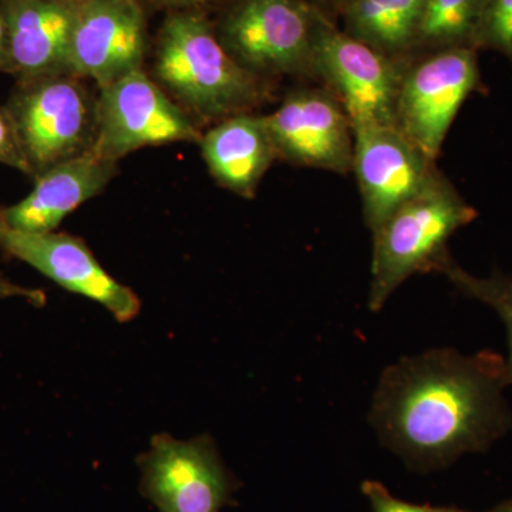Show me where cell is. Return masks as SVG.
Here are the masks:
<instances>
[{
  "label": "cell",
  "instance_id": "cell-3",
  "mask_svg": "<svg viewBox=\"0 0 512 512\" xmlns=\"http://www.w3.org/2000/svg\"><path fill=\"white\" fill-rule=\"evenodd\" d=\"M477 215L441 171L397 208L373 231L370 311H382L393 292L413 275L436 272L450 254L448 241Z\"/></svg>",
  "mask_w": 512,
  "mask_h": 512
},
{
  "label": "cell",
  "instance_id": "cell-20",
  "mask_svg": "<svg viewBox=\"0 0 512 512\" xmlns=\"http://www.w3.org/2000/svg\"><path fill=\"white\" fill-rule=\"evenodd\" d=\"M474 49L498 53L512 64V0H485Z\"/></svg>",
  "mask_w": 512,
  "mask_h": 512
},
{
  "label": "cell",
  "instance_id": "cell-25",
  "mask_svg": "<svg viewBox=\"0 0 512 512\" xmlns=\"http://www.w3.org/2000/svg\"><path fill=\"white\" fill-rule=\"evenodd\" d=\"M316 6L333 22L338 20L340 9L345 5L346 0H312Z\"/></svg>",
  "mask_w": 512,
  "mask_h": 512
},
{
  "label": "cell",
  "instance_id": "cell-8",
  "mask_svg": "<svg viewBox=\"0 0 512 512\" xmlns=\"http://www.w3.org/2000/svg\"><path fill=\"white\" fill-rule=\"evenodd\" d=\"M137 464L141 494L160 512H220L234 504L238 480L208 434L191 440L156 434Z\"/></svg>",
  "mask_w": 512,
  "mask_h": 512
},
{
  "label": "cell",
  "instance_id": "cell-1",
  "mask_svg": "<svg viewBox=\"0 0 512 512\" xmlns=\"http://www.w3.org/2000/svg\"><path fill=\"white\" fill-rule=\"evenodd\" d=\"M508 387L507 360L494 350H427L383 370L369 421L409 468L431 473L510 433Z\"/></svg>",
  "mask_w": 512,
  "mask_h": 512
},
{
  "label": "cell",
  "instance_id": "cell-5",
  "mask_svg": "<svg viewBox=\"0 0 512 512\" xmlns=\"http://www.w3.org/2000/svg\"><path fill=\"white\" fill-rule=\"evenodd\" d=\"M72 74L20 80L8 111L32 177L92 150L97 101Z\"/></svg>",
  "mask_w": 512,
  "mask_h": 512
},
{
  "label": "cell",
  "instance_id": "cell-11",
  "mask_svg": "<svg viewBox=\"0 0 512 512\" xmlns=\"http://www.w3.org/2000/svg\"><path fill=\"white\" fill-rule=\"evenodd\" d=\"M265 121L281 160L330 173H352V123L325 87L288 94Z\"/></svg>",
  "mask_w": 512,
  "mask_h": 512
},
{
  "label": "cell",
  "instance_id": "cell-17",
  "mask_svg": "<svg viewBox=\"0 0 512 512\" xmlns=\"http://www.w3.org/2000/svg\"><path fill=\"white\" fill-rule=\"evenodd\" d=\"M424 0H346L338 19L348 35L382 55L407 62L412 56Z\"/></svg>",
  "mask_w": 512,
  "mask_h": 512
},
{
  "label": "cell",
  "instance_id": "cell-12",
  "mask_svg": "<svg viewBox=\"0 0 512 512\" xmlns=\"http://www.w3.org/2000/svg\"><path fill=\"white\" fill-rule=\"evenodd\" d=\"M0 248L66 291L99 303L121 323L130 322L140 313L136 293L100 265L82 238L55 231L23 232L0 222Z\"/></svg>",
  "mask_w": 512,
  "mask_h": 512
},
{
  "label": "cell",
  "instance_id": "cell-22",
  "mask_svg": "<svg viewBox=\"0 0 512 512\" xmlns=\"http://www.w3.org/2000/svg\"><path fill=\"white\" fill-rule=\"evenodd\" d=\"M0 164L30 175L29 165L20 150L15 127L5 107H0Z\"/></svg>",
  "mask_w": 512,
  "mask_h": 512
},
{
  "label": "cell",
  "instance_id": "cell-7",
  "mask_svg": "<svg viewBox=\"0 0 512 512\" xmlns=\"http://www.w3.org/2000/svg\"><path fill=\"white\" fill-rule=\"evenodd\" d=\"M404 64L348 35L328 16L320 20L313 79L342 104L353 128L394 126Z\"/></svg>",
  "mask_w": 512,
  "mask_h": 512
},
{
  "label": "cell",
  "instance_id": "cell-19",
  "mask_svg": "<svg viewBox=\"0 0 512 512\" xmlns=\"http://www.w3.org/2000/svg\"><path fill=\"white\" fill-rule=\"evenodd\" d=\"M437 274H443L458 292L468 299L484 303L493 309L503 320L507 330L508 376L512 387V278L503 272H494L490 276H477L467 272L448 254L437 268Z\"/></svg>",
  "mask_w": 512,
  "mask_h": 512
},
{
  "label": "cell",
  "instance_id": "cell-18",
  "mask_svg": "<svg viewBox=\"0 0 512 512\" xmlns=\"http://www.w3.org/2000/svg\"><path fill=\"white\" fill-rule=\"evenodd\" d=\"M484 3L485 0H424L410 59L456 47L474 49Z\"/></svg>",
  "mask_w": 512,
  "mask_h": 512
},
{
  "label": "cell",
  "instance_id": "cell-24",
  "mask_svg": "<svg viewBox=\"0 0 512 512\" xmlns=\"http://www.w3.org/2000/svg\"><path fill=\"white\" fill-rule=\"evenodd\" d=\"M0 70L10 72L8 29L2 15H0Z\"/></svg>",
  "mask_w": 512,
  "mask_h": 512
},
{
  "label": "cell",
  "instance_id": "cell-9",
  "mask_svg": "<svg viewBox=\"0 0 512 512\" xmlns=\"http://www.w3.org/2000/svg\"><path fill=\"white\" fill-rule=\"evenodd\" d=\"M202 133L143 69L100 89L90 153L117 163L144 147L200 143Z\"/></svg>",
  "mask_w": 512,
  "mask_h": 512
},
{
  "label": "cell",
  "instance_id": "cell-14",
  "mask_svg": "<svg viewBox=\"0 0 512 512\" xmlns=\"http://www.w3.org/2000/svg\"><path fill=\"white\" fill-rule=\"evenodd\" d=\"M79 0H2L10 72L20 79L70 74V45Z\"/></svg>",
  "mask_w": 512,
  "mask_h": 512
},
{
  "label": "cell",
  "instance_id": "cell-21",
  "mask_svg": "<svg viewBox=\"0 0 512 512\" xmlns=\"http://www.w3.org/2000/svg\"><path fill=\"white\" fill-rule=\"evenodd\" d=\"M362 493L369 501L372 512H470L457 507H433V505L407 503L394 497L379 481H363Z\"/></svg>",
  "mask_w": 512,
  "mask_h": 512
},
{
  "label": "cell",
  "instance_id": "cell-15",
  "mask_svg": "<svg viewBox=\"0 0 512 512\" xmlns=\"http://www.w3.org/2000/svg\"><path fill=\"white\" fill-rule=\"evenodd\" d=\"M116 164L86 153L36 177L28 197L0 208V222L23 232H53L84 202L92 200L116 174Z\"/></svg>",
  "mask_w": 512,
  "mask_h": 512
},
{
  "label": "cell",
  "instance_id": "cell-10",
  "mask_svg": "<svg viewBox=\"0 0 512 512\" xmlns=\"http://www.w3.org/2000/svg\"><path fill=\"white\" fill-rule=\"evenodd\" d=\"M353 136L352 173L362 197L363 218L373 232L440 170L396 126L355 127Z\"/></svg>",
  "mask_w": 512,
  "mask_h": 512
},
{
  "label": "cell",
  "instance_id": "cell-4",
  "mask_svg": "<svg viewBox=\"0 0 512 512\" xmlns=\"http://www.w3.org/2000/svg\"><path fill=\"white\" fill-rule=\"evenodd\" d=\"M323 15L312 0H232L214 29L229 55L255 76L313 79Z\"/></svg>",
  "mask_w": 512,
  "mask_h": 512
},
{
  "label": "cell",
  "instance_id": "cell-6",
  "mask_svg": "<svg viewBox=\"0 0 512 512\" xmlns=\"http://www.w3.org/2000/svg\"><path fill=\"white\" fill-rule=\"evenodd\" d=\"M478 53L456 47L404 64L394 126L431 160L437 161L458 111L481 87Z\"/></svg>",
  "mask_w": 512,
  "mask_h": 512
},
{
  "label": "cell",
  "instance_id": "cell-27",
  "mask_svg": "<svg viewBox=\"0 0 512 512\" xmlns=\"http://www.w3.org/2000/svg\"><path fill=\"white\" fill-rule=\"evenodd\" d=\"M485 512H512V500L504 501Z\"/></svg>",
  "mask_w": 512,
  "mask_h": 512
},
{
  "label": "cell",
  "instance_id": "cell-16",
  "mask_svg": "<svg viewBox=\"0 0 512 512\" xmlns=\"http://www.w3.org/2000/svg\"><path fill=\"white\" fill-rule=\"evenodd\" d=\"M202 157L218 184L252 198L278 153L265 116L242 113L218 121L202 134Z\"/></svg>",
  "mask_w": 512,
  "mask_h": 512
},
{
  "label": "cell",
  "instance_id": "cell-26",
  "mask_svg": "<svg viewBox=\"0 0 512 512\" xmlns=\"http://www.w3.org/2000/svg\"><path fill=\"white\" fill-rule=\"evenodd\" d=\"M157 5L171 6V8H190V6L200 5L208 0H151Z\"/></svg>",
  "mask_w": 512,
  "mask_h": 512
},
{
  "label": "cell",
  "instance_id": "cell-23",
  "mask_svg": "<svg viewBox=\"0 0 512 512\" xmlns=\"http://www.w3.org/2000/svg\"><path fill=\"white\" fill-rule=\"evenodd\" d=\"M0 298H22L35 306H39V308H42L46 303L45 292L40 291V289L20 286L9 281V279L3 278V276H0Z\"/></svg>",
  "mask_w": 512,
  "mask_h": 512
},
{
  "label": "cell",
  "instance_id": "cell-13",
  "mask_svg": "<svg viewBox=\"0 0 512 512\" xmlns=\"http://www.w3.org/2000/svg\"><path fill=\"white\" fill-rule=\"evenodd\" d=\"M146 16L138 0H79L70 45V74L100 89L143 69Z\"/></svg>",
  "mask_w": 512,
  "mask_h": 512
},
{
  "label": "cell",
  "instance_id": "cell-2",
  "mask_svg": "<svg viewBox=\"0 0 512 512\" xmlns=\"http://www.w3.org/2000/svg\"><path fill=\"white\" fill-rule=\"evenodd\" d=\"M154 73L194 114L221 121L252 113L265 99L264 79L241 66L200 12L175 10L158 35Z\"/></svg>",
  "mask_w": 512,
  "mask_h": 512
}]
</instances>
